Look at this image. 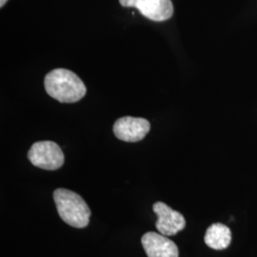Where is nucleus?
<instances>
[{"instance_id": "nucleus-1", "label": "nucleus", "mask_w": 257, "mask_h": 257, "mask_svg": "<svg viewBox=\"0 0 257 257\" xmlns=\"http://www.w3.org/2000/svg\"><path fill=\"white\" fill-rule=\"evenodd\" d=\"M44 86L51 97L62 103L79 101L87 92L82 80L67 69H55L48 73Z\"/></svg>"}, {"instance_id": "nucleus-4", "label": "nucleus", "mask_w": 257, "mask_h": 257, "mask_svg": "<svg viewBox=\"0 0 257 257\" xmlns=\"http://www.w3.org/2000/svg\"><path fill=\"white\" fill-rule=\"evenodd\" d=\"M121 6L137 8L142 16L153 21H165L174 15L171 0H119Z\"/></svg>"}, {"instance_id": "nucleus-9", "label": "nucleus", "mask_w": 257, "mask_h": 257, "mask_svg": "<svg viewBox=\"0 0 257 257\" xmlns=\"http://www.w3.org/2000/svg\"><path fill=\"white\" fill-rule=\"evenodd\" d=\"M7 1H8V0H0V7L2 8V7L7 3Z\"/></svg>"}, {"instance_id": "nucleus-2", "label": "nucleus", "mask_w": 257, "mask_h": 257, "mask_svg": "<svg viewBox=\"0 0 257 257\" xmlns=\"http://www.w3.org/2000/svg\"><path fill=\"white\" fill-rule=\"evenodd\" d=\"M54 199L58 214L65 223L78 229L89 225L91 210L79 194L60 188L54 192Z\"/></svg>"}, {"instance_id": "nucleus-3", "label": "nucleus", "mask_w": 257, "mask_h": 257, "mask_svg": "<svg viewBox=\"0 0 257 257\" xmlns=\"http://www.w3.org/2000/svg\"><path fill=\"white\" fill-rule=\"evenodd\" d=\"M31 163L37 168L55 171L64 164V154L56 143L53 141L36 142L28 153Z\"/></svg>"}, {"instance_id": "nucleus-8", "label": "nucleus", "mask_w": 257, "mask_h": 257, "mask_svg": "<svg viewBox=\"0 0 257 257\" xmlns=\"http://www.w3.org/2000/svg\"><path fill=\"white\" fill-rule=\"evenodd\" d=\"M204 241L210 248L213 249H224L228 248L231 241V231L229 227L221 223L211 225L205 233Z\"/></svg>"}, {"instance_id": "nucleus-5", "label": "nucleus", "mask_w": 257, "mask_h": 257, "mask_svg": "<svg viewBox=\"0 0 257 257\" xmlns=\"http://www.w3.org/2000/svg\"><path fill=\"white\" fill-rule=\"evenodd\" d=\"M151 124L142 117L124 116L116 120L113 125V134L116 138L126 142H138L147 136Z\"/></svg>"}, {"instance_id": "nucleus-6", "label": "nucleus", "mask_w": 257, "mask_h": 257, "mask_svg": "<svg viewBox=\"0 0 257 257\" xmlns=\"http://www.w3.org/2000/svg\"><path fill=\"white\" fill-rule=\"evenodd\" d=\"M153 209L158 216V220L156 223V229L161 234L165 236L175 235L186 227V220L183 215L179 211L173 210L165 203H155Z\"/></svg>"}, {"instance_id": "nucleus-7", "label": "nucleus", "mask_w": 257, "mask_h": 257, "mask_svg": "<svg viewBox=\"0 0 257 257\" xmlns=\"http://www.w3.org/2000/svg\"><path fill=\"white\" fill-rule=\"evenodd\" d=\"M141 243L148 257H178L179 250L174 241L154 231L145 233Z\"/></svg>"}]
</instances>
